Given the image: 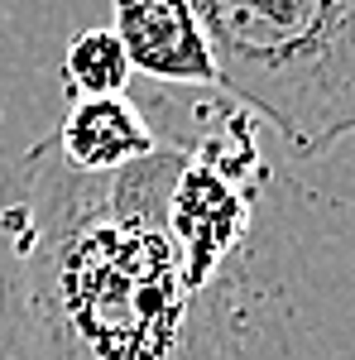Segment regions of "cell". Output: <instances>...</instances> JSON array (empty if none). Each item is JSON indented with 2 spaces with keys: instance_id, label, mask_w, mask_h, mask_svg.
<instances>
[{
  "instance_id": "cell-1",
  "label": "cell",
  "mask_w": 355,
  "mask_h": 360,
  "mask_svg": "<svg viewBox=\"0 0 355 360\" xmlns=\"http://www.w3.org/2000/svg\"><path fill=\"white\" fill-rule=\"evenodd\" d=\"M188 149L82 173L53 135L0 183V360H231L240 283L192 288L164 202Z\"/></svg>"
},
{
  "instance_id": "cell-5",
  "label": "cell",
  "mask_w": 355,
  "mask_h": 360,
  "mask_svg": "<svg viewBox=\"0 0 355 360\" xmlns=\"http://www.w3.org/2000/svg\"><path fill=\"white\" fill-rule=\"evenodd\" d=\"M49 135L58 139L63 159L82 173H120L164 149L144 111L125 96H72Z\"/></svg>"
},
{
  "instance_id": "cell-6",
  "label": "cell",
  "mask_w": 355,
  "mask_h": 360,
  "mask_svg": "<svg viewBox=\"0 0 355 360\" xmlns=\"http://www.w3.org/2000/svg\"><path fill=\"white\" fill-rule=\"evenodd\" d=\"M135 63L115 29H82L63 53V82L72 96H125Z\"/></svg>"
},
{
  "instance_id": "cell-2",
  "label": "cell",
  "mask_w": 355,
  "mask_h": 360,
  "mask_svg": "<svg viewBox=\"0 0 355 360\" xmlns=\"http://www.w3.org/2000/svg\"><path fill=\"white\" fill-rule=\"evenodd\" d=\"M217 86L302 159L355 135V0H192Z\"/></svg>"
},
{
  "instance_id": "cell-4",
  "label": "cell",
  "mask_w": 355,
  "mask_h": 360,
  "mask_svg": "<svg viewBox=\"0 0 355 360\" xmlns=\"http://www.w3.org/2000/svg\"><path fill=\"white\" fill-rule=\"evenodd\" d=\"M110 29L135 72L168 86H217V58L192 0H110Z\"/></svg>"
},
{
  "instance_id": "cell-3",
  "label": "cell",
  "mask_w": 355,
  "mask_h": 360,
  "mask_svg": "<svg viewBox=\"0 0 355 360\" xmlns=\"http://www.w3.org/2000/svg\"><path fill=\"white\" fill-rule=\"evenodd\" d=\"M259 173H264L259 139L250 111L240 106L212 135L188 144L164 202V226L192 288L240 283V255L254 231Z\"/></svg>"
}]
</instances>
